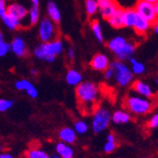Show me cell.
I'll return each mask as SVG.
<instances>
[{"label":"cell","instance_id":"cell-5","mask_svg":"<svg viewBox=\"0 0 158 158\" xmlns=\"http://www.w3.org/2000/svg\"><path fill=\"white\" fill-rule=\"evenodd\" d=\"M39 37L43 43H48L56 40L58 37V31L55 22L50 18L42 19L39 25Z\"/></svg>","mask_w":158,"mask_h":158},{"label":"cell","instance_id":"cell-46","mask_svg":"<svg viewBox=\"0 0 158 158\" xmlns=\"http://www.w3.org/2000/svg\"><path fill=\"white\" fill-rule=\"evenodd\" d=\"M3 1H7V0H3Z\"/></svg>","mask_w":158,"mask_h":158},{"label":"cell","instance_id":"cell-41","mask_svg":"<svg viewBox=\"0 0 158 158\" xmlns=\"http://www.w3.org/2000/svg\"><path fill=\"white\" fill-rule=\"evenodd\" d=\"M142 1H146V2L152 3V4H156L158 2V0H142Z\"/></svg>","mask_w":158,"mask_h":158},{"label":"cell","instance_id":"cell-2","mask_svg":"<svg viewBox=\"0 0 158 158\" xmlns=\"http://www.w3.org/2000/svg\"><path fill=\"white\" fill-rule=\"evenodd\" d=\"M76 94L81 106L89 109L93 107L99 96V89L98 86L91 81H84L77 86Z\"/></svg>","mask_w":158,"mask_h":158},{"label":"cell","instance_id":"cell-22","mask_svg":"<svg viewBox=\"0 0 158 158\" xmlns=\"http://www.w3.org/2000/svg\"><path fill=\"white\" fill-rule=\"evenodd\" d=\"M56 152L63 158H73V150L63 142H60L57 144Z\"/></svg>","mask_w":158,"mask_h":158},{"label":"cell","instance_id":"cell-28","mask_svg":"<svg viewBox=\"0 0 158 158\" xmlns=\"http://www.w3.org/2000/svg\"><path fill=\"white\" fill-rule=\"evenodd\" d=\"M10 50H11L10 44H9V43H7L4 40L3 33H0V56L1 57L6 56Z\"/></svg>","mask_w":158,"mask_h":158},{"label":"cell","instance_id":"cell-25","mask_svg":"<svg viewBox=\"0 0 158 158\" xmlns=\"http://www.w3.org/2000/svg\"><path fill=\"white\" fill-rule=\"evenodd\" d=\"M91 30L94 33V36L96 37V39L99 42L102 43L104 41L103 38V34H102V27L100 26L99 22L98 20H94L91 23Z\"/></svg>","mask_w":158,"mask_h":158},{"label":"cell","instance_id":"cell-1","mask_svg":"<svg viewBox=\"0 0 158 158\" xmlns=\"http://www.w3.org/2000/svg\"><path fill=\"white\" fill-rule=\"evenodd\" d=\"M107 47L119 61L130 60L133 58V55L135 51V44L128 42L123 36H116L112 38L108 42Z\"/></svg>","mask_w":158,"mask_h":158},{"label":"cell","instance_id":"cell-43","mask_svg":"<svg viewBox=\"0 0 158 158\" xmlns=\"http://www.w3.org/2000/svg\"><path fill=\"white\" fill-rule=\"evenodd\" d=\"M155 6V10H156V13H157V15H158V2L156 4H154Z\"/></svg>","mask_w":158,"mask_h":158},{"label":"cell","instance_id":"cell-27","mask_svg":"<svg viewBox=\"0 0 158 158\" xmlns=\"http://www.w3.org/2000/svg\"><path fill=\"white\" fill-rule=\"evenodd\" d=\"M28 21H30V25H35L38 23L39 18H40V11L37 7L31 8V10H28V15H27Z\"/></svg>","mask_w":158,"mask_h":158},{"label":"cell","instance_id":"cell-19","mask_svg":"<svg viewBox=\"0 0 158 158\" xmlns=\"http://www.w3.org/2000/svg\"><path fill=\"white\" fill-rule=\"evenodd\" d=\"M48 18H50L52 21H54L55 23H59L61 21L62 15H61V11L54 2L49 1L48 4Z\"/></svg>","mask_w":158,"mask_h":158},{"label":"cell","instance_id":"cell-42","mask_svg":"<svg viewBox=\"0 0 158 158\" xmlns=\"http://www.w3.org/2000/svg\"><path fill=\"white\" fill-rule=\"evenodd\" d=\"M49 158H63L61 155H57V154H52L51 156H49Z\"/></svg>","mask_w":158,"mask_h":158},{"label":"cell","instance_id":"cell-45","mask_svg":"<svg viewBox=\"0 0 158 158\" xmlns=\"http://www.w3.org/2000/svg\"><path fill=\"white\" fill-rule=\"evenodd\" d=\"M154 83H155V84H158V79H155V80H154Z\"/></svg>","mask_w":158,"mask_h":158},{"label":"cell","instance_id":"cell-18","mask_svg":"<svg viewBox=\"0 0 158 158\" xmlns=\"http://www.w3.org/2000/svg\"><path fill=\"white\" fill-rule=\"evenodd\" d=\"M138 13L136 12L135 9H127L124 10V26L127 27H134Z\"/></svg>","mask_w":158,"mask_h":158},{"label":"cell","instance_id":"cell-20","mask_svg":"<svg viewBox=\"0 0 158 158\" xmlns=\"http://www.w3.org/2000/svg\"><path fill=\"white\" fill-rule=\"evenodd\" d=\"M2 21L10 31H16L17 28H19L22 26L21 21L18 20L17 18H15L14 16H12L10 13L6 14V15L2 18Z\"/></svg>","mask_w":158,"mask_h":158},{"label":"cell","instance_id":"cell-31","mask_svg":"<svg viewBox=\"0 0 158 158\" xmlns=\"http://www.w3.org/2000/svg\"><path fill=\"white\" fill-rule=\"evenodd\" d=\"M12 105H13V102L10 99H4V98L0 99V111L1 112H6L7 110L11 108Z\"/></svg>","mask_w":158,"mask_h":158},{"label":"cell","instance_id":"cell-40","mask_svg":"<svg viewBox=\"0 0 158 158\" xmlns=\"http://www.w3.org/2000/svg\"><path fill=\"white\" fill-rule=\"evenodd\" d=\"M107 141H113V142H114V135H107Z\"/></svg>","mask_w":158,"mask_h":158},{"label":"cell","instance_id":"cell-36","mask_svg":"<svg viewBox=\"0 0 158 158\" xmlns=\"http://www.w3.org/2000/svg\"><path fill=\"white\" fill-rule=\"evenodd\" d=\"M66 54H67V57L70 60H74V58H75V50H74V48H68L67 51H66Z\"/></svg>","mask_w":158,"mask_h":158},{"label":"cell","instance_id":"cell-8","mask_svg":"<svg viewBox=\"0 0 158 158\" xmlns=\"http://www.w3.org/2000/svg\"><path fill=\"white\" fill-rule=\"evenodd\" d=\"M135 9L140 16L147 19L148 21H150L152 24L158 18V15H157L156 10H155V6L152 3L139 0V1L137 2V4L135 5Z\"/></svg>","mask_w":158,"mask_h":158},{"label":"cell","instance_id":"cell-32","mask_svg":"<svg viewBox=\"0 0 158 158\" xmlns=\"http://www.w3.org/2000/svg\"><path fill=\"white\" fill-rule=\"evenodd\" d=\"M6 2L7 1L0 0V17H1V19L8 13V6H7Z\"/></svg>","mask_w":158,"mask_h":158},{"label":"cell","instance_id":"cell-3","mask_svg":"<svg viewBox=\"0 0 158 158\" xmlns=\"http://www.w3.org/2000/svg\"><path fill=\"white\" fill-rule=\"evenodd\" d=\"M64 50V43L60 39H56L48 43L43 44L34 49V55L39 60L48 63L55 61L56 56L60 55Z\"/></svg>","mask_w":158,"mask_h":158},{"label":"cell","instance_id":"cell-29","mask_svg":"<svg viewBox=\"0 0 158 158\" xmlns=\"http://www.w3.org/2000/svg\"><path fill=\"white\" fill-rule=\"evenodd\" d=\"M27 158H49V156L41 150H32L28 152Z\"/></svg>","mask_w":158,"mask_h":158},{"label":"cell","instance_id":"cell-44","mask_svg":"<svg viewBox=\"0 0 158 158\" xmlns=\"http://www.w3.org/2000/svg\"><path fill=\"white\" fill-rule=\"evenodd\" d=\"M31 74H33V75H35V74H37V71H36V70H34V69H32V70L31 71Z\"/></svg>","mask_w":158,"mask_h":158},{"label":"cell","instance_id":"cell-7","mask_svg":"<svg viewBox=\"0 0 158 158\" xmlns=\"http://www.w3.org/2000/svg\"><path fill=\"white\" fill-rule=\"evenodd\" d=\"M111 120L110 112L105 108H100L96 111L94 114V118L92 121V129L94 133H102L104 129L107 128Z\"/></svg>","mask_w":158,"mask_h":158},{"label":"cell","instance_id":"cell-34","mask_svg":"<svg viewBox=\"0 0 158 158\" xmlns=\"http://www.w3.org/2000/svg\"><path fill=\"white\" fill-rule=\"evenodd\" d=\"M114 147H116V145H114V142H113V141H107V143L104 145V151L107 152H113L114 150Z\"/></svg>","mask_w":158,"mask_h":158},{"label":"cell","instance_id":"cell-37","mask_svg":"<svg viewBox=\"0 0 158 158\" xmlns=\"http://www.w3.org/2000/svg\"><path fill=\"white\" fill-rule=\"evenodd\" d=\"M152 27H153V30L155 31V33L158 34V18L156 19V21L152 24Z\"/></svg>","mask_w":158,"mask_h":158},{"label":"cell","instance_id":"cell-15","mask_svg":"<svg viewBox=\"0 0 158 158\" xmlns=\"http://www.w3.org/2000/svg\"><path fill=\"white\" fill-rule=\"evenodd\" d=\"M10 47H11V51L18 57L25 56L27 52V47L25 44V41L21 37L14 38L10 43Z\"/></svg>","mask_w":158,"mask_h":158},{"label":"cell","instance_id":"cell-38","mask_svg":"<svg viewBox=\"0 0 158 158\" xmlns=\"http://www.w3.org/2000/svg\"><path fill=\"white\" fill-rule=\"evenodd\" d=\"M31 3L33 7H39V3H40V0H31Z\"/></svg>","mask_w":158,"mask_h":158},{"label":"cell","instance_id":"cell-14","mask_svg":"<svg viewBox=\"0 0 158 158\" xmlns=\"http://www.w3.org/2000/svg\"><path fill=\"white\" fill-rule=\"evenodd\" d=\"M152 27V23H151L150 21H148L145 18H143L142 16H140L138 14L136 22H135L133 28L135 30L136 34H138L140 36H143L150 31V28Z\"/></svg>","mask_w":158,"mask_h":158},{"label":"cell","instance_id":"cell-23","mask_svg":"<svg viewBox=\"0 0 158 158\" xmlns=\"http://www.w3.org/2000/svg\"><path fill=\"white\" fill-rule=\"evenodd\" d=\"M99 10L98 0H85V10L88 16L92 17Z\"/></svg>","mask_w":158,"mask_h":158},{"label":"cell","instance_id":"cell-30","mask_svg":"<svg viewBox=\"0 0 158 158\" xmlns=\"http://www.w3.org/2000/svg\"><path fill=\"white\" fill-rule=\"evenodd\" d=\"M88 130V126L84 121H78L75 124V131L81 135H83L87 132Z\"/></svg>","mask_w":158,"mask_h":158},{"label":"cell","instance_id":"cell-13","mask_svg":"<svg viewBox=\"0 0 158 158\" xmlns=\"http://www.w3.org/2000/svg\"><path fill=\"white\" fill-rule=\"evenodd\" d=\"M107 21L109 25L116 30L124 27V9L119 7Z\"/></svg>","mask_w":158,"mask_h":158},{"label":"cell","instance_id":"cell-11","mask_svg":"<svg viewBox=\"0 0 158 158\" xmlns=\"http://www.w3.org/2000/svg\"><path fill=\"white\" fill-rule=\"evenodd\" d=\"M8 13L11 14L12 16L20 20L22 23V21L27 17L28 10L23 5L14 2V3H10V5H8Z\"/></svg>","mask_w":158,"mask_h":158},{"label":"cell","instance_id":"cell-16","mask_svg":"<svg viewBox=\"0 0 158 158\" xmlns=\"http://www.w3.org/2000/svg\"><path fill=\"white\" fill-rule=\"evenodd\" d=\"M133 89L139 94L140 96L144 98H151L152 96V91L151 86L145 82H143L142 81H136L133 84Z\"/></svg>","mask_w":158,"mask_h":158},{"label":"cell","instance_id":"cell-39","mask_svg":"<svg viewBox=\"0 0 158 158\" xmlns=\"http://www.w3.org/2000/svg\"><path fill=\"white\" fill-rule=\"evenodd\" d=\"M0 158H13V157L9 153H2L1 155H0Z\"/></svg>","mask_w":158,"mask_h":158},{"label":"cell","instance_id":"cell-33","mask_svg":"<svg viewBox=\"0 0 158 158\" xmlns=\"http://www.w3.org/2000/svg\"><path fill=\"white\" fill-rule=\"evenodd\" d=\"M114 76V69H113L111 66H110L109 68H107V69L104 71V77H105L106 80H110V79H112Z\"/></svg>","mask_w":158,"mask_h":158},{"label":"cell","instance_id":"cell-4","mask_svg":"<svg viewBox=\"0 0 158 158\" xmlns=\"http://www.w3.org/2000/svg\"><path fill=\"white\" fill-rule=\"evenodd\" d=\"M110 66L114 71V78L119 86L125 87V86H128L130 83H132L135 74L133 73L131 67H129L123 61H114L111 64Z\"/></svg>","mask_w":158,"mask_h":158},{"label":"cell","instance_id":"cell-21","mask_svg":"<svg viewBox=\"0 0 158 158\" xmlns=\"http://www.w3.org/2000/svg\"><path fill=\"white\" fill-rule=\"evenodd\" d=\"M59 136L65 143H73L76 139V131L71 128H64L61 130Z\"/></svg>","mask_w":158,"mask_h":158},{"label":"cell","instance_id":"cell-26","mask_svg":"<svg viewBox=\"0 0 158 158\" xmlns=\"http://www.w3.org/2000/svg\"><path fill=\"white\" fill-rule=\"evenodd\" d=\"M130 65H131V69L133 71V73L135 75H141V74L144 73L145 70H146V67H145L144 64L138 62L135 58L130 59Z\"/></svg>","mask_w":158,"mask_h":158},{"label":"cell","instance_id":"cell-10","mask_svg":"<svg viewBox=\"0 0 158 158\" xmlns=\"http://www.w3.org/2000/svg\"><path fill=\"white\" fill-rule=\"evenodd\" d=\"M90 64H91L93 69H95L97 71H103L104 72L107 68L110 67L111 63H110L109 58L105 54L98 53L92 58Z\"/></svg>","mask_w":158,"mask_h":158},{"label":"cell","instance_id":"cell-9","mask_svg":"<svg viewBox=\"0 0 158 158\" xmlns=\"http://www.w3.org/2000/svg\"><path fill=\"white\" fill-rule=\"evenodd\" d=\"M99 2V10L102 17L105 20H108L116 10L119 8L118 3L114 0H98Z\"/></svg>","mask_w":158,"mask_h":158},{"label":"cell","instance_id":"cell-24","mask_svg":"<svg viewBox=\"0 0 158 158\" xmlns=\"http://www.w3.org/2000/svg\"><path fill=\"white\" fill-rule=\"evenodd\" d=\"M112 120L116 124L127 123L130 120V114L124 111H116L112 117Z\"/></svg>","mask_w":158,"mask_h":158},{"label":"cell","instance_id":"cell-17","mask_svg":"<svg viewBox=\"0 0 158 158\" xmlns=\"http://www.w3.org/2000/svg\"><path fill=\"white\" fill-rule=\"evenodd\" d=\"M65 81L69 85L78 86L79 84H81L82 82V76L79 71H77L75 69H70L66 73Z\"/></svg>","mask_w":158,"mask_h":158},{"label":"cell","instance_id":"cell-35","mask_svg":"<svg viewBox=\"0 0 158 158\" xmlns=\"http://www.w3.org/2000/svg\"><path fill=\"white\" fill-rule=\"evenodd\" d=\"M150 127L151 128H156L158 127V114H154L150 120Z\"/></svg>","mask_w":158,"mask_h":158},{"label":"cell","instance_id":"cell-12","mask_svg":"<svg viewBox=\"0 0 158 158\" xmlns=\"http://www.w3.org/2000/svg\"><path fill=\"white\" fill-rule=\"evenodd\" d=\"M15 88L19 91H25L31 98L38 97V91L35 86L27 80H20L15 82Z\"/></svg>","mask_w":158,"mask_h":158},{"label":"cell","instance_id":"cell-6","mask_svg":"<svg viewBox=\"0 0 158 158\" xmlns=\"http://www.w3.org/2000/svg\"><path fill=\"white\" fill-rule=\"evenodd\" d=\"M126 103L129 110L137 114H144L148 113L152 107V104L148 99L136 96L129 97Z\"/></svg>","mask_w":158,"mask_h":158}]
</instances>
